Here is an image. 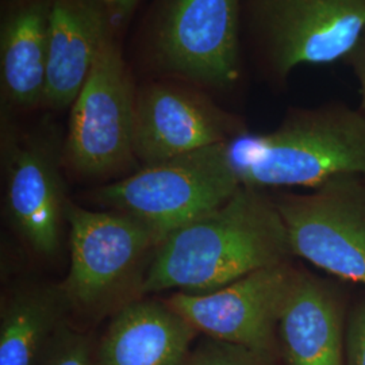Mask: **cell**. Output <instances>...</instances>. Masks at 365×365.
<instances>
[{"label": "cell", "instance_id": "cell-19", "mask_svg": "<svg viewBox=\"0 0 365 365\" xmlns=\"http://www.w3.org/2000/svg\"><path fill=\"white\" fill-rule=\"evenodd\" d=\"M345 365H365V294L352 300L349 307Z\"/></svg>", "mask_w": 365, "mask_h": 365}, {"label": "cell", "instance_id": "cell-5", "mask_svg": "<svg viewBox=\"0 0 365 365\" xmlns=\"http://www.w3.org/2000/svg\"><path fill=\"white\" fill-rule=\"evenodd\" d=\"M66 218L71 264L60 288L68 309L90 318L115 313L126 294H140L163 235L125 212L83 209L69 200Z\"/></svg>", "mask_w": 365, "mask_h": 365}, {"label": "cell", "instance_id": "cell-17", "mask_svg": "<svg viewBox=\"0 0 365 365\" xmlns=\"http://www.w3.org/2000/svg\"><path fill=\"white\" fill-rule=\"evenodd\" d=\"M95 356L91 339L64 324L42 353L38 365H96Z\"/></svg>", "mask_w": 365, "mask_h": 365}, {"label": "cell", "instance_id": "cell-1", "mask_svg": "<svg viewBox=\"0 0 365 365\" xmlns=\"http://www.w3.org/2000/svg\"><path fill=\"white\" fill-rule=\"evenodd\" d=\"M292 259L274 196L242 185L218 207L161 240L140 294L210 292Z\"/></svg>", "mask_w": 365, "mask_h": 365}, {"label": "cell", "instance_id": "cell-9", "mask_svg": "<svg viewBox=\"0 0 365 365\" xmlns=\"http://www.w3.org/2000/svg\"><path fill=\"white\" fill-rule=\"evenodd\" d=\"M297 268L286 261L210 292H175L165 302L197 333L283 365L277 327Z\"/></svg>", "mask_w": 365, "mask_h": 365}, {"label": "cell", "instance_id": "cell-8", "mask_svg": "<svg viewBox=\"0 0 365 365\" xmlns=\"http://www.w3.org/2000/svg\"><path fill=\"white\" fill-rule=\"evenodd\" d=\"M294 257L365 287V179L336 176L310 194L274 195Z\"/></svg>", "mask_w": 365, "mask_h": 365}, {"label": "cell", "instance_id": "cell-6", "mask_svg": "<svg viewBox=\"0 0 365 365\" xmlns=\"http://www.w3.org/2000/svg\"><path fill=\"white\" fill-rule=\"evenodd\" d=\"M227 144L212 145L110 182L96 199L146 223L163 238L218 207L242 187L229 160Z\"/></svg>", "mask_w": 365, "mask_h": 365}, {"label": "cell", "instance_id": "cell-13", "mask_svg": "<svg viewBox=\"0 0 365 365\" xmlns=\"http://www.w3.org/2000/svg\"><path fill=\"white\" fill-rule=\"evenodd\" d=\"M111 34L114 18L103 0H52L43 107L72 106Z\"/></svg>", "mask_w": 365, "mask_h": 365}, {"label": "cell", "instance_id": "cell-18", "mask_svg": "<svg viewBox=\"0 0 365 365\" xmlns=\"http://www.w3.org/2000/svg\"><path fill=\"white\" fill-rule=\"evenodd\" d=\"M182 365H277L242 346L217 339H203L187 356Z\"/></svg>", "mask_w": 365, "mask_h": 365}, {"label": "cell", "instance_id": "cell-10", "mask_svg": "<svg viewBox=\"0 0 365 365\" xmlns=\"http://www.w3.org/2000/svg\"><path fill=\"white\" fill-rule=\"evenodd\" d=\"M247 131L242 118L192 84L160 78L135 90L134 156L144 167L230 143Z\"/></svg>", "mask_w": 365, "mask_h": 365}, {"label": "cell", "instance_id": "cell-21", "mask_svg": "<svg viewBox=\"0 0 365 365\" xmlns=\"http://www.w3.org/2000/svg\"><path fill=\"white\" fill-rule=\"evenodd\" d=\"M103 1L108 7L114 21L125 22L128 18H130L131 14L137 7L140 0H103Z\"/></svg>", "mask_w": 365, "mask_h": 365}, {"label": "cell", "instance_id": "cell-12", "mask_svg": "<svg viewBox=\"0 0 365 365\" xmlns=\"http://www.w3.org/2000/svg\"><path fill=\"white\" fill-rule=\"evenodd\" d=\"M349 291L298 264L277 327L283 365H345Z\"/></svg>", "mask_w": 365, "mask_h": 365}, {"label": "cell", "instance_id": "cell-20", "mask_svg": "<svg viewBox=\"0 0 365 365\" xmlns=\"http://www.w3.org/2000/svg\"><path fill=\"white\" fill-rule=\"evenodd\" d=\"M342 64L352 71L353 76L357 80L360 95L359 108L365 114V30L354 43L352 51L344 58Z\"/></svg>", "mask_w": 365, "mask_h": 365}, {"label": "cell", "instance_id": "cell-16", "mask_svg": "<svg viewBox=\"0 0 365 365\" xmlns=\"http://www.w3.org/2000/svg\"><path fill=\"white\" fill-rule=\"evenodd\" d=\"M60 286H26L1 307L0 365H38L68 312Z\"/></svg>", "mask_w": 365, "mask_h": 365}, {"label": "cell", "instance_id": "cell-14", "mask_svg": "<svg viewBox=\"0 0 365 365\" xmlns=\"http://www.w3.org/2000/svg\"><path fill=\"white\" fill-rule=\"evenodd\" d=\"M197 330L167 302L131 299L119 307L96 346V365H182Z\"/></svg>", "mask_w": 365, "mask_h": 365}, {"label": "cell", "instance_id": "cell-4", "mask_svg": "<svg viewBox=\"0 0 365 365\" xmlns=\"http://www.w3.org/2000/svg\"><path fill=\"white\" fill-rule=\"evenodd\" d=\"M146 66L202 90H235L247 75L241 0H153L144 29Z\"/></svg>", "mask_w": 365, "mask_h": 365}, {"label": "cell", "instance_id": "cell-2", "mask_svg": "<svg viewBox=\"0 0 365 365\" xmlns=\"http://www.w3.org/2000/svg\"><path fill=\"white\" fill-rule=\"evenodd\" d=\"M244 187L312 188L341 175L365 179V114L342 101L289 107L274 130L245 134L227 144Z\"/></svg>", "mask_w": 365, "mask_h": 365}, {"label": "cell", "instance_id": "cell-3", "mask_svg": "<svg viewBox=\"0 0 365 365\" xmlns=\"http://www.w3.org/2000/svg\"><path fill=\"white\" fill-rule=\"evenodd\" d=\"M364 30L365 0H241L247 71L274 91L297 68L342 63Z\"/></svg>", "mask_w": 365, "mask_h": 365}, {"label": "cell", "instance_id": "cell-7", "mask_svg": "<svg viewBox=\"0 0 365 365\" xmlns=\"http://www.w3.org/2000/svg\"><path fill=\"white\" fill-rule=\"evenodd\" d=\"M135 86L111 34L71 106L63 164L86 179H103L131 167Z\"/></svg>", "mask_w": 365, "mask_h": 365}, {"label": "cell", "instance_id": "cell-15", "mask_svg": "<svg viewBox=\"0 0 365 365\" xmlns=\"http://www.w3.org/2000/svg\"><path fill=\"white\" fill-rule=\"evenodd\" d=\"M52 0H13L0 25V86L6 111L43 106Z\"/></svg>", "mask_w": 365, "mask_h": 365}, {"label": "cell", "instance_id": "cell-11", "mask_svg": "<svg viewBox=\"0 0 365 365\" xmlns=\"http://www.w3.org/2000/svg\"><path fill=\"white\" fill-rule=\"evenodd\" d=\"M4 203L14 230L36 253L52 259L66 227L63 149L49 133L3 128Z\"/></svg>", "mask_w": 365, "mask_h": 365}]
</instances>
